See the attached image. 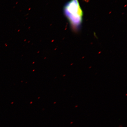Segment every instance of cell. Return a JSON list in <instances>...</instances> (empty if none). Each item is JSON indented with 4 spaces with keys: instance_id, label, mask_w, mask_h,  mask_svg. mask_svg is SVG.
Wrapping results in <instances>:
<instances>
[{
    "instance_id": "cell-1",
    "label": "cell",
    "mask_w": 127,
    "mask_h": 127,
    "mask_svg": "<svg viewBox=\"0 0 127 127\" xmlns=\"http://www.w3.org/2000/svg\"><path fill=\"white\" fill-rule=\"evenodd\" d=\"M64 11L73 29H79L82 23L83 14L78 0H71L67 3Z\"/></svg>"
},
{
    "instance_id": "cell-2",
    "label": "cell",
    "mask_w": 127,
    "mask_h": 127,
    "mask_svg": "<svg viewBox=\"0 0 127 127\" xmlns=\"http://www.w3.org/2000/svg\"><path fill=\"white\" fill-rule=\"evenodd\" d=\"M85 0L86 1H88V0Z\"/></svg>"
}]
</instances>
